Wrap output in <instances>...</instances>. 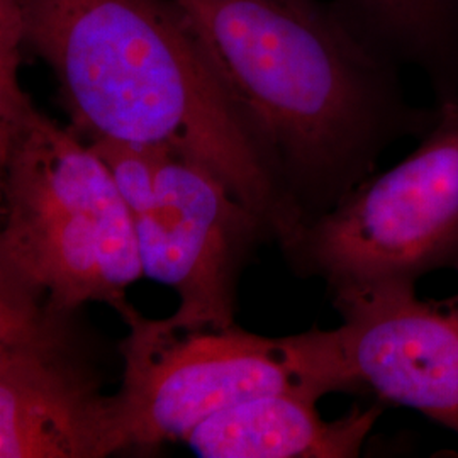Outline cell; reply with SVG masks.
Here are the masks:
<instances>
[{
	"label": "cell",
	"mask_w": 458,
	"mask_h": 458,
	"mask_svg": "<svg viewBox=\"0 0 458 458\" xmlns=\"http://www.w3.org/2000/svg\"><path fill=\"white\" fill-rule=\"evenodd\" d=\"M175 2L301 225L372 177L397 138L431 124L408 106L393 49L335 0Z\"/></svg>",
	"instance_id": "cell-1"
},
{
	"label": "cell",
	"mask_w": 458,
	"mask_h": 458,
	"mask_svg": "<svg viewBox=\"0 0 458 458\" xmlns=\"http://www.w3.org/2000/svg\"><path fill=\"white\" fill-rule=\"evenodd\" d=\"M85 143L168 148L208 166L278 243L301 219L175 0H11Z\"/></svg>",
	"instance_id": "cell-2"
},
{
	"label": "cell",
	"mask_w": 458,
	"mask_h": 458,
	"mask_svg": "<svg viewBox=\"0 0 458 458\" xmlns=\"http://www.w3.org/2000/svg\"><path fill=\"white\" fill-rule=\"evenodd\" d=\"M0 62V280L60 310L119 312L143 276L132 216L98 153L36 109Z\"/></svg>",
	"instance_id": "cell-3"
},
{
	"label": "cell",
	"mask_w": 458,
	"mask_h": 458,
	"mask_svg": "<svg viewBox=\"0 0 458 458\" xmlns=\"http://www.w3.org/2000/svg\"><path fill=\"white\" fill-rule=\"evenodd\" d=\"M119 314L130 331L115 395L130 448L185 442L216 412L259 395L357 391L336 329L267 338L236 325L149 319L130 302Z\"/></svg>",
	"instance_id": "cell-4"
},
{
	"label": "cell",
	"mask_w": 458,
	"mask_h": 458,
	"mask_svg": "<svg viewBox=\"0 0 458 458\" xmlns=\"http://www.w3.org/2000/svg\"><path fill=\"white\" fill-rule=\"evenodd\" d=\"M278 245L295 274L331 293L457 268L458 96L443 98L410 157Z\"/></svg>",
	"instance_id": "cell-5"
},
{
	"label": "cell",
	"mask_w": 458,
	"mask_h": 458,
	"mask_svg": "<svg viewBox=\"0 0 458 458\" xmlns=\"http://www.w3.org/2000/svg\"><path fill=\"white\" fill-rule=\"evenodd\" d=\"M77 311L0 280V458H104L130 450Z\"/></svg>",
	"instance_id": "cell-6"
},
{
	"label": "cell",
	"mask_w": 458,
	"mask_h": 458,
	"mask_svg": "<svg viewBox=\"0 0 458 458\" xmlns=\"http://www.w3.org/2000/svg\"><path fill=\"white\" fill-rule=\"evenodd\" d=\"M132 223L143 276L181 297L172 316L233 327L242 270L255 246L272 238L262 219L208 166L160 148L155 197Z\"/></svg>",
	"instance_id": "cell-7"
},
{
	"label": "cell",
	"mask_w": 458,
	"mask_h": 458,
	"mask_svg": "<svg viewBox=\"0 0 458 458\" xmlns=\"http://www.w3.org/2000/svg\"><path fill=\"white\" fill-rule=\"evenodd\" d=\"M414 285L378 282L333 293L344 359L357 391L370 389L458 433V293L420 299Z\"/></svg>",
	"instance_id": "cell-8"
},
{
	"label": "cell",
	"mask_w": 458,
	"mask_h": 458,
	"mask_svg": "<svg viewBox=\"0 0 458 458\" xmlns=\"http://www.w3.org/2000/svg\"><path fill=\"white\" fill-rule=\"evenodd\" d=\"M318 401L299 393L259 395L216 412L185 442L208 458L359 457L380 408H355L336 421H325Z\"/></svg>",
	"instance_id": "cell-9"
},
{
	"label": "cell",
	"mask_w": 458,
	"mask_h": 458,
	"mask_svg": "<svg viewBox=\"0 0 458 458\" xmlns=\"http://www.w3.org/2000/svg\"><path fill=\"white\" fill-rule=\"evenodd\" d=\"M335 2H336V4H340V5L344 4V0H335Z\"/></svg>",
	"instance_id": "cell-10"
}]
</instances>
